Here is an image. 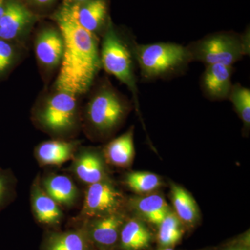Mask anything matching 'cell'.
<instances>
[{
	"label": "cell",
	"mask_w": 250,
	"mask_h": 250,
	"mask_svg": "<svg viewBox=\"0 0 250 250\" xmlns=\"http://www.w3.org/2000/svg\"><path fill=\"white\" fill-rule=\"evenodd\" d=\"M57 22L64 49L56 88L76 97L88 91L102 66L98 40L81 27L65 4L57 15Z\"/></svg>",
	"instance_id": "6da1fadb"
},
{
	"label": "cell",
	"mask_w": 250,
	"mask_h": 250,
	"mask_svg": "<svg viewBox=\"0 0 250 250\" xmlns=\"http://www.w3.org/2000/svg\"><path fill=\"white\" fill-rule=\"evenodd\" d=\"M135 55L141 75L147 80L167 76L192 61L188 48L171 42L136 46Z\"/></svg>",
	"instance_id": "7a4b0ae2"
},
{
	"label": "cell",
	"mask_w": 250,
	"mask_h": 250,
	"mask_svg": "<svg viewBox=\"0 0 250 250\" xmlns=\"http://www.w3.org/2000/svg\"><path fill=\"white\" fill-rule=\"evenodd\" d=\"M246 38L231 34H217L197 41L190 48L192 61L206 65L222 64L231 66L248 53Z\"/></svg>",
	"instance_id": "3957f363"
},
{
	"label": "cell",
	"mask_w": 250,
	"mask_h": 250,
	"mask_svg": "<svg viewBox=\"0 0 250 250\" xmlns=\"http://www.w3.org/2000/svg\"><path fill=\"white\" fill-rule=\"evenodd\" d=\"M100 60L102 66L108 73L128 87L138 104V88L131 56L111 23L104 37Z\"/></svg>",
	"instance_id": "277c9868"
},
{
	"label": "cell",
	"mask_w": 250,
	"mask_h": 250,
	"mask_svg": "<svg viewBox=\"0 0 250 250\" xmlns=\"http://www.w3.org/2000/svg\"><path fill=\"white\" fill-rule=\"evenodd\" d=\"M125 199L109 179L88 185L78 221L122 212Z\"/></svg>",
	"instance_id": "5b68a950"
},
{
	"label": "cell",
	"mask_w": 250,
	"mask_h": 250,
	"mask_svg": "<svg viewBox=\"0 0 250 250\" xmlns=\"http://www.w3.org/2000/svg\"><path fill=\"white\" fill-rule=\"evenodd\" d=\"M41 125L54 134H62L73 129L77 120L76 97L58 92L49 99L39 114Z\"/></svg>",
	"instance_id": "8992f818"
},
{
	"label": "cell",
	"mask_w": 250,
	"mask_h": 250,
	"mask_svg": "<svg viewBox=\"0 0 250 250\" xmlns=\"http://www.w3.org/2000/svg\"><path fill=\"white\" fill-rule=\"evenodd\" d=\"M126 111V106L116 93L103 90L90 100L87 116L95 129L104 133L115 129L123 121Z\"/></svg>",
	"instance_id": "52a82bcc"
},
{
	"label": "cell",
	"mask_w": 250,
	"mask_h": 250,
	"mask_svg": "<svg viewBox=\"0 0 250 250\" xmlns=\"http://www.w3.org/2000/svg\"><path fill=\"white\" fill-rule=\"evenodd\" d=\"M126 218L122 212L80 222L91 250H118L120 235Z\"/></svg>",
	"instance_id": "ba28073f"
},
{
	"label": "cell",
	"mask_w": 250,
	"mask_h": 250,
	"mask_svg": "<svg viewBox=\"0 0 250 250\" xmlns=\"http://www.w3.org/2000/svg\"><path fill=\"white\" fill-rule=\"evenodd\" d=\"M40 177L37 176L31 184L30 202L31 210L38 223L46 230L59 229L64 218L62 207L44 190Z\"/></svg>",
	"instance_id": "9c48e42d"
},
{
	"label": "cell",
	"mask_w": 250,
	"mask_h": 250,
	"mask_svg": "<svg viewBox=\"0 0 250 250\" xmlns=\"http://www.w3.org/2000/svg\"><path fill=\"white\" fill-rule=\"evenodd\" d=\"M70 171L80 182L87 186L109 179L103 154L91 148L77 151L72 158Z\"/></svg>",
	"instance_id": "30bf717a"
},
{
	"label": "cell",
	"mask_w": 250,
	"mask_h": 250,
	"mask_svg": "<svg viewBox=\"0 0 250 250\" xmlns=\"http://www.w3.org/2000/svg\"><path fill=\"white\" fill-rule=\"evenodd\" d=\"M40 250H91L82 225L66 231L46 230Z\"/></svg>",
	"instance_id": "8fae6325"
},
{
	"label": "cell",
	"mask_w": 250,
	"mask_h": 250,
	"mask_svg": "<svg viewBox=\"0 0 250 250\" xmlns=\"http://www.w3.org/2000/svg\"><path fill=\"white\" fill-rule=\"evenodd\" d=\"M40 182L45 191L61 207L72 208L78 202L80 190L68 176L49 174L40 177Z\"/></svg>",
	"instance_id": "7c38bea8"
},
{
	"label": "cell",
	"mask_w": 250,
	"mask_h": 250,
	"mask_svg": "<svg viewBox=\"0 0 250 250\" xmlns=\"http://www.w3.org/2000/svg\"><path fill=\"white\" fill-rule=\"evenodd\" d=\"M81 27L95 34L103 25L107 14L104 0H88L84 2L65 4Z\"/></svg>",
	"instance_id": "4fadbf2b"
},
{
	"label": "cell",
	"mask_w": 250,
	"mask_h": 250,
	"mask_svg": "<svg viewBox=\"0 0 250 250\" xmlns=\"http://www.w3.org/2000/svg\"><path fill=\"white\" fill-rule=\"evenodd\" d=\"M154 241L152 231L139 218L126 219L120 235L118 250H147Z\"/></svg>",
	"instance_id": "5bb4252c"
},
{
	"label": "cell",
	"mask_w": 250,
	"mask_h": 250,
	"mask_svg": "<svg viewBox=\"0 0 250 250\" xmlns=\"http://www.w3.org/2000/svg\"><path fill=\"white\" fill-rule=\"evenodd\" d=\"M232 72L231 66L222 64L207 65L202 77L204 91L214 100L228 98L232 88Z\"/></svg>",
	"instance_id": "9a60e30c"
},
{
	"label": "cell",
	"mask_w": 250,
	"mask_h": 250,
	"mask_svg": "<svg viewBox=\"0 0 250 250\" xmlns=\"http://www.w3.org/2000/svg\"><path fill=\"white\" fill-rule=\"evenodd\" d=\"M78 143L73 141H48L36 147L35 157L40 166H61L72 160Z\"/></svg>",
	"instance_id": "2e32d148"
},
{
	"label": "cell",
	"mask_w": 250,
	"mask_h": 250,
	"mask_svg": "<svg viewBox=\"0 0 250 250\" xmlns=\"http://www.w3.org/2000/svg\"><path fill=\"white\" fill-rule=\"evenodd\" d=\"M32 15L23 5L11 1L5 4L4 14L0 18V38L11 40L16 37L31 22Z\"/></svg>",
	"instance_id": "e0dca14e"
},
{
	"label": "cell",
	"mask_w": 250,
	"mask_h": 250,
	"mask_svg": "<svg viewBox=\"0 0 250 250\" xmlns=\"http://www.w3.org/2000/svg\"><path fill=\"white\" fill-rule=\"evenodd\" d=\"M63 49V39L60 31L47 29L38 36L36 42V57L43 65H58L62 62Z\"/></svg>",
	"instance_id": "ac0fdd59"
},
{
	"label": "cell",
	"mask_w": 250,
	"mask_h": 250,
	"mask_svg": "<svg viewBox=\"0 0 250 250\" xmlns=\"http://www.w3.org/2000/svg\"><path fill=\"white\" fill-rule=\"evenodd\" d=\"M103 156L111 165L123 168L129 167L134 157L133 129L108 143L104 149Z\"/></svg>",
	"instance_id": "d6986e66"
},
{
	"label": "cell",
	"mask_w": 250,
	"mask_h": 250,
	"mask_svg": "<svg viewBox=\"0 0 250 250\" xmlns=\"http://www.w3.org/2000/svg\"><path fill=\"white\" fill-rule=\"evenodd\" d=\"M130 205L143 220L156 227L160 225L170 210L165 199L160 195L136 197L131 200Z\"/></svg>",
	"instance_id": "ffe728a7"
},
{
	"label": "cell",
	"mask_w": 250,
	"mask_h": 250,
	"mask_svg": "<svg viewBox=\"0 0 250 250\" xmlns=\"http://www.w3.org/2000/svg\"><path fill=\"white\" fill-rule=\"evenodd\" d=\"M171 198L175 214L184 227L193 228L198 223L199 211L195 200L184 188L173 184L171 187Z\"/></svg>",
	"instance_id": "44dd1931"
},
{
	"label": "cell",
	"mask_w": 250,
	"mask_h": 250,
	"mask_svg": "<svg viewBox=\"0 0 250 250\" xmlns=\"http://www.w3.org/2000/svg\"><path fill=\"white\" fill-rule=\"evenodd\" d=\"M185 227L177 215L169 211L160 225L158 226L156 241L160 248H174L182 241Z\"/></svg>",
	"instance_id": "7402d4cb"
},
{
	"label": "cell",
	"mask_w": 250,
	"mask_h": 250,
	"mask_svg": "<svg viewBox=\"0 0 250 250\" xmlns=\"http://www.w3.org/2000/svg\"><path fill=\"white\" fill-rule=\"evenodd\" d=\"M125 182L131 190L136 193H149L161 186L160 177L148 172H129L125 176Z\"/></svg>",
	"instance_id": "603a6c76"
},
{
	"label": "cell",
	"mask_w": 250,
	"mask_h": 250,
	"mask_svg": "<svg viewBox=\"0 0 250 250\" xmlns=\"http://www.w3.org/2000/svg\"><path fill=\"white\" fill-rule=\"evenodd\" d=\"M18 181L10 169L0 167V213L16 199Z\"/></svg>",
	"instance_id": "cb8c5ba5"
},
{
	"label": "cell",
	"mask_w": 250,
	"mask_h": 250,
	"mask_svg": "<svg viewBox=\"0 0 250 250\" xmlns=\"http://www.w3.org/2000/svg\"><path fill=\"white\" fill-rule=\"evenodd\" d=\"M236 111L247 126L250 124V90L248 88L237 84L231 88L229 95Z\"/></svg>",
	"instance_id": "d4e9b609"
},
{
	"label": "cell",
	"mask_w": 250,
	"mask_h": 250,
	"mask_svg": "<svg viewBox=\"0 0 250 250\" xmlns=\"http://www.w3.org/2000/svg\"><path fill=\"white\" fill-rule=\"evenodd\" d=\"M216 250H250L249 231L216 248Z\"/></svg>",
	"instance_id": "484cf974"
},
{
	"label": "cell",
	"mask_w": 250,
	"mask_h": 250,
	"mask_svg": "<svg viewBox=\"0 0 250 250\" xmlns=\"http://www.w3.org/2000/svg\"><path fill=\"white\" fill-rule=\"evenodd\" d=\"M14 56L12 47L3 39H0V72L9 67Z\"/></svg>",
	"instance_id": "4316f807"
},
{
	"label": "cell",
	"mask_w": 250,
	"mask_h": 250,
	"mask_svg": "<svg viewBox=\"0 0 250 250\" xmlns=\"http://www.w3.org/2000/svg\"><path fill=\"white\" fill-rule=\"evenodd\" d=\"M33 1L38 4H47L50 3L51 1H53V0H33Z\"/></svg>",
	"instance_id": "83f0119b"
},
{
	"label": "cell",
	"mask_w": 250,
	"mask_h": 250,
	"mask_svg": "<svg viewBox=\"0 0 250 250\" xmlns=\"http://www.w3.org/2000/svg\"><path fill=\"white\" fill-rule=\"evenodd\" d=\"M5 8L4 0H0V18L4 14Z\"/></svg>",
	"instance_id": "f1b7e54d"
},
{
	"label": "cell",
	"mask_w": 250,
	"mask_h": 250,
	"mask_svg": "<svg viewBox=\"0 0 250 250\" xmlns=\"http://www.w3.org/2000/svg\"><path fill=\"white\" fill-rule=\"evenodd\" d=\"M157 250H174L173 248H169V247H167V248H160L159 247V249Z\"/></svg>",
	"instance_id": "f546056e"
},
{
	"label": "cell",
	"mask_w": 250,
	"mask_h": 250,
	"mask_svg": "<svg viewBox=\"0 0 250 250\" xmlns=\"http://www.w3.org/2000/svg\"><path fill=\"white\" fill-rule=\"evenodd\" d=\"M75 1L79 3L84 2V1H88V0H75Z\"/></svg>",
	"instance_id": "4dcf8cb0"
},
{
	"label": "cell",
	"mask_w": 250,
	"mask_h": 250,
	"mask_svg": "<svg viewBox=\"0 0 250 250\" xmlns=\"http://www.w3.org/2000/svg\"><path fill=\"white\" fill-rule=\"evenodd\" d=\"M200 250H216V248H206V249H202Z\"/></svg>",
	"instance_id": "1f68e13d"
}]
</instances>
